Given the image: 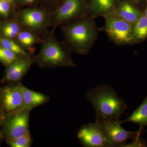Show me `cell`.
<instances>
[{"label":"cell","instance_id":"cell-1","mask_svg":"<svg viewBox=\"0 0 147 147\" xmlns=\"http://www.w3.org/2000/svg\"><path fill=\"white\" fill-rule=\"evenodd\" d=\"M95 16L74 19L60 26L63 41L72 53L88 55L94 45L99 32L102 28L98 26Z\"/></svg>","mask_w":147,"mask_h":147},{"label":"cell","instance_id":"cell-2","mask_svg":"<svg viewBox=\"0 0 147 147\" xmlns=\"http://www.w3.org/2000/svg\"><path fill=\"white\" fill-rule=\"evenodd\" d=\"M85 94L94 108L96 120H119L127 107L113 87L105 84L88 90Z\"/></svg>","mask_w":147,"mask_h":147},{"label":"cell","instance_id":"cell-3","mask_svg":"<svg viewBox=\"0 0 147 147\" xmlns=\"http://www.w3.org/2000/svg\"><path fill=\"white\" fill-rule=\"evenodd\" d=\"M55 31L47 29L41 35L44 41L40 43L39 53L34 55L35 64L41 68L76 67L72 59V51L63 40L59 41L57 39Z\"/></svg>","mask_w":147,"mask_h":147},{"label":"cell","instance_id":"cell-4","mask_svg":"<svg viewBox=\"0 0 147 147\" xmlns=\"http://www.w3.org/2000/svg\"><path fill=\"white\" fill-rule=\"evenodd\" d=\"M51 13L50 9L39 5L19 9L14 16L23 29L41 36L50 28Z\"/></svg>","mask_w":147,"mask_h":147},{"label":"cell","instance_id":"cell-5","mask_svg":"<svg viewBox=\"0 0 147 147\" xmlns=\"http://www.w3.org/2000/svg\"><path fill=\"white\" fill-rule=\"evenodd\" d=\"M90 14L89 0H64L51 10L50 27L56 30L66 22Z\"/></svg>","mask_w":147,"mask_h":147},{"label":"cell","instance_id":"cell-6","mask_svg":"<svg viewBox=\"0 0 147 147\" xmlns=\"http://www.w3.org/2000/svg\"><path fill=\"white\" fill-rule=\"evenodd\" d=\"M102 30L110 41L117 46L131 45L135 43L133 34V25L127 23L113 13L105 16Z\"/></svg>","mask_w":147,"mask_h":147},{"label":"cell","instance_id":"cell-7","mask_svg":"<svg viewBox=\"0 0 147 147\" xmlns=\"http://www.w3.org/2000/svg\"><path fill=\"white\" fill-rule=\"evenodd\" d=\"M31 110L27 109L6 115L0 123V132L5 140L18 138L29 130Z\"/></svg>","mask_w":147,"mask_h":147},{"label":"cell","instance_id":"cell-8","mask_svg":"<svg viewBox=\"0 0 147 147\" xmlns=\"http://www.w3.org/2000/svg\"><path fill=\"white\" fill-rule=\"evenodd\" d=\"M99 122L104 131L109 147H123L127 140H133L145 132L144 127H140L138 130L130 131L122 127L121 120H96Z\"/></svg>","mask_w":147,"mask_h":147},{"label":"cell","instance_id":"cell-9","mask_svg":"<svg viewBox=\"0 0 147 147\" xmlns=\"http://www.w3.org/2000/svg\"><path fill=\"white\" fill-rule=\"evenodd\" d=\"M21 82L7 84L0 88V108L5 115L25 109Z\"/></svg>","mask_w":147,"mask_h":147},{"label":"cell","instance_id":"cell-10","mask_svg":"<svg viewBox=\"0 0 147 147\" xmlns=\"http://www.w3.org/2000/svg\"><path fill=\"white\" fill-rule=\"evenodd\" d=\"M34 64H35V59L33 54L18 56L12 63L6 67L1 82L7 84L21 82Z\"/></svg>","mask_w":147,"mask_h":147},{"label":"cell","instance_id":"cell-11","mask_svg":"<svg viewBox=\"0 0 147 147\" xmlns=\"http://www.w3.org/2000/svg\"><path fill=\"white\" fill-rule=\"evenodd\" d=\"M78 137L84 147H109L101 124L97 121L82 125Z\"/></svg>","mask_w":147,"mask_h":147},{"label":"cell","instance_id":"cell-12","mask_svg":"<svg viewBox=\"0 0 147 147\" xmlns=\"http://www.w3.org/2000/svg\"><path fill=\"white\" fill-rule=\"evenodd\" d=\"M111 13L133 25L143 15L134 4L127 0H121Z\"/></svg>","mask_w":147,"mask_h":147},{"label":"cell","instance_id":"cell-13","mask_svg":"<svg viewBox=\"0 0 147 147\" xmlns=\"http://www.w3.org/2000/svg\"><path fill=\"white\" fill-rule=\"evenodd\" d=\"M90 14L97 17L103 18L113 13L121 0H89Z\"/></svg>","mask_w":147,"mask_h":147},{"label":"cell","instance_id":"cell-14","mask_svg":"<svg viewBox=\"0 0 147 147\" xmlns=\"http://www.w3.org/2000/svg\"><path fill=\"white\" fill-rule=\"evenodd\" d=\"M22 92L25 108L30 110L45 104L50 99L48 96L29 89L24 85L22 86Z\"/></svg>","mask_w":147,"mask_h":147},{"label":"cell","instance_id":"cell-15","mask_svg":"<svg viewBox=\"0 0 147 147\" xmlns=\"http://www.w3.org/2000/svg\"><path fill=\"white\" fill-rule=\"evenodd\" d=\"M15 39L26 51L32 54L35 51L33 47L44 41L41 36L24 29L19 32Z\"/></svg>","mask_w":147,"mask_h":147},{"label":"cell","instance_id":"cell-16","mask_svg":"<svg viewBox=\"0 0 147 147\" xmlns=\"http://www.w3.org/2000/svg\"><path fill=\"white\" fill-rule=\"evenodd\" d=\"M23 29L14 16L8 19L0 21V37L15 39Z\"/></svg>","mask_w":147,"mask_h":147},{"label":"cell","instance_id":"cell-17","mask_svg":"<svg viewBox=\"0 0 147 147\" xmlns=\"http://www.w3.org/2000/svg\"><path fill=\"white\" fill-rule=\"evenodd\" d=\"M121 121L122 123H132L142 127L147 126V95L139 108L127 119Z\"/></svg>","mask_w":147,"mask_h":147},{"label":"cell","instance_id":"cell-18","mask_svg":"<svg viewBox=\"0 0 147 147\" xmlns=\"http://www.w3.org/2000/svg\"><path fill=\"white\" fill-rule=\"evenodd\" d=\"M132 34L135 43L147 38V17L144 14L133 25Z\"/></svg>","mask_w":147,"mask_h":147},{"label":"cell","instance_id":"cell-19","mask_svg":"<svg viewBox=\"0 0 147 147\" xmlns=\"http://www.w3.org/2000/svg\"><path fill=\"white\" fill-rule=\"evenodd\" d=\"M0 45L11 50L17 56H27L32 55L21 46L15 39L0 37Z\"/></svg>","mask_w":147,"mask_h":147},{"label":"cell","instance_id":"cell-20","mask_svg":"<svg viewBox=\"0 0 147 147\" xmlns=\"http://www.w3.org/2000/svg\"><path fill=\"white\" fill-rule=\"evenodd\" d=\"M6 143L11 147H30L31 146L32 138L30 130L22 136L10 140H5Z\"/></svg>","mask_w":147,"mask_h":147},{"label":"cell","instance_id":"cell-21","mask_svg":"<svg viewBox=\"0 0 147 147\" xmlns=\"http://www.w3.org/2000/svg\"><path fill=\"white\" fill-rule=\"evenodd\" d=\"M16 11L15 6L7 0H0V18L3 20L13 17Z\"/></svg>","mask_w":147,"mask_h":147},{"label":"cell","instance_id":"cell-22","mask_svg":"<svg viewBox=\"0 0 147 147\" xmlns=\"http://www.w3.org/2000/svg\"><path fill=\"white\" fill-rule=\"evenodd\" d=\"M18 56L12 51L0 45V62L5 67L12 63Z\"/></svg>","mask_w":147,"mask_h":147},{"label":"cell","instance_id":"cell-23","mask_svg":"<svg viewBox=\"0 0 147 147\" xmlns=\"http://www.w3.org/2000/svg\"><path fill=\"white\" fill-rule=\"evenodd\" d=\"M42 1V0H17L16 5L17 10L25 7L39 5Z\"/></svg>","mask_w":147,"mask_h":147},{"label":"cell","instance_id":"cell-24","mask_svg":"<svg viewBox=\"0 0 147 147\" xmlns=\"http://www.w3.org/2000/svg\"><path fill=\"white\" fill-rule=\"evenodd\" d=\"M141 135H138L132 140L130 144H125L123 147H147L146 142L145 140L141 139Z\"/></svg>","mask_w":147,"mask_h":147},{"label":"cell","instance_id":"cell-25","mask_svg":"<svg viewBox=\"0 0 147 147\" xmlns=\"http://www.w3.org/2000/svg\"><path fill=\"white\" fill-rule=\"evenodd\" d=\"M63 1L64 0H42V3L40 5L52 10Z\"/></svg>","mask_w":147,"mask_h":147},{"label":"cell","instance_id":"cell-26","mask_svg":"<svg viewBox=\"0 0 147 147\" xmlns=\"http://www.w3.org/2000/svg\"><path fill=\"white\" fill-rule=\"evenodd\" d=\"M5 115L2 109L0 108V123L2 121L4 118L5 117Z\"/></svg>","mask_w":147,"mask_h":147},{"label":"cell","instance_id":"cell-27","mask_svg":"<svg viewBox=\"0 0 147 147\" xmlns=\"http://www.w3.org/2000/svg\"><path fill=\"white\" fill-rule=\"evenodd\" d=\"M127 1L130 2L134 4V5H135L141 2L143 0H127Z\"/></svg>","mask_w":147,"mask_h":147},{"label":"cell","instance_id":"cell-28","mask_svg":"<svg viewBox=\"0 0 147 147\" xmlns=\"http://www.w3.org/2000/svg\"><path fill=\"white\" fill-rule=\"evenodd\" d=\"M7 1H9V2L11 3L13 5L15 6V7L17 9V8H16V1L17 0H7Z\"/></svg>","mask_w":147,"mask_h":147},{"label":"cell","instance_id":"cell-29","mask_svg":"<svg viewBox=\"0 0 147 147\" xmlns=\"http://www.w3.org/2000/svg\"><path fill=\"white\" fill-rule=\"evenodd\" d=\"M4 139V137H3L2 134L0 132V146L1 145V143L2 142L3 140V139Z\"/></svg>","mask_w":147,"mask_h":147},{"label":"cell","instance_id":"cell-30","mask_svg":"<svg viewBox=\"0 0 147 147\" xmlns=\"http://www.w3.org/2000/svg\"><path fill=\"white\" fill-rule=\"evenodd\" d=\"M144 15L147 17V6L146 8V10H145L144 14Z\"/></svg>","mask_w":147,"mask_h":147},{"label":"cell","instance_id":"cell-31","mask_svg":"<svg viewBox=\"0 0 147 147\" xmlns=\"http://www.w3.org/2000/svg\"><path fill=\"white\" fill-rule=\"evenodd\" d=\"M146 1L147 3V0H146Z\"/></svg>","mask_w":147,"mask_h":147},{"label":"cell","instance_id":"cell-32","mask_svg":"<svg viewBox=\"0 0 147 147\" xmlns=\"http://www.w3.org/2000/svg\"><path fill=\"white\" fill-rule=\"evenodd\" d=\"M0 88H1V87H0Z\"/></svg>","mask_w":147,"mask_h":147}]
</instances>
